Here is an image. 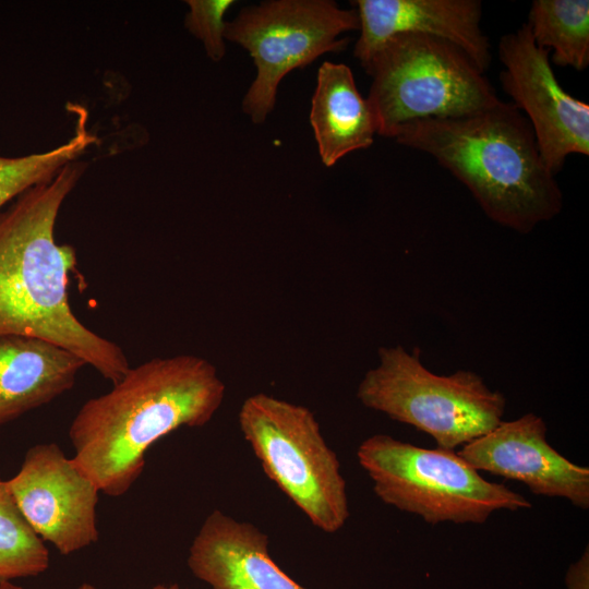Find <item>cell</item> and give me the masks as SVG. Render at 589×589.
<instances>
[{"mask_svg": "<svg viewBox=\"0 0 589 589\" xmlns=\"http://www.w3.org/2000/svg\"><path fill=\"white\" fill-rule=\"evenodd\" d=\"M226 385L207 359L189 353L154 358L86 400L69 437L77 469L104 494L119 497L137 481L148 449L182 428L206 425L220 408Z\"/></svg>", "mask_w": 589, "mask_h": 589, "instance_id": "6da1fadb", "label": "cell"}, {"mask_svg": "<svg viewBox=\"0 0 589 589\" xmlns=\"http://www.w3.org/2000/svg\"><path fill=\"white\" fill-rule=\"evenodd\" d=\"M83 172L82 163H69L0 213V336L53 342L116 384L131 368L129 360L119 345L74 315L68 288L75 250L53 237L59 209Z\"/></svg>", "mask_w": 589, "mask_h": 589, "instance_id": "7a4b0ae2", "label": "cell"}, {"mask_svg": "<svg viewBox=\"0 0 589 589\" xmlns=\"http://www.w3.org/2000/svg\"><path fill=\"white\" fill-rule=\"evenodd\" d=\"M397 143L429 154L498 225L528 233L560 214L563 196L528 119L510 103L402 125Z\"/></svg>", "mask_w": 589, "mask_h": 589, "instance_id": "3957f363", "label": "cell"}, {"mask_svg": "<svg viewBox=\"0 0 589 589\" xmlns=\"http://www.w3.org/2000/svg\"><path fill=\"white\" fill-rule=\"evenodd\" d=\"M376 133L395 137L412 121L476 112L500 101L484 73L457 46L438 37L398 34L362 65Z\"/></svg>", "mask_w": 589, "mask_h": 589, "instance_id": "277c9868", "label": "cell"}, {"mask_svg": "<svg viewBox=\"0 0 589 589\" xmlns=\"http://www.w3.org/2000/svg\"><path fill=\"white\" fill-rule=\"evenodd\" d=\"M357 459L384 504L430 525H481L494 512L532 507L522 494L484 479L455 450L374 434L359 445Z\"/></svg>", "mask_w": 589, "mask_h": 589, "instance_id": "5b68a950", "label": "cell"}, {"mask_svg": "<svg viewBox=\"0 0 589 589\" xmlns=\"http://www.w3.org/2000/svg\"><path fill=\"white\" fill-rule=\"evenodd\" d=\"M378 364L358 385L366 408L430 435L437 447L454 450L503 421L506 398L472 371L437 375L417 353L401 346L381 347Z\"/></svg>", "mask_w": 589, "mask_h": 589, "instance_id": "8992f818", "label": "cell"}, {"mask_svg": "<svg viewBox=\"0 0 589 589\" xmlns=\"http://www.w3.org/2000/svg\"><path fill=\"white\" fill-rule=\"evenodd\" d=\"M238 422L266 476L317 529L339 531L350 515L347 484L314 413L256 393L242 402Z\"/></svg>", "mask_w": 589, "mask_h": 589, "instance_id": "52a82bcc", "label": "cell"}, {"mask_svg": "<svg viewBox=\"0 0 589 589\" xmlns=\"http://www.w3.org/2000/svg\"><path fill=\"white\" fill-rule=\"evenodd\" d=\"M354 29L356 10L330 0H269L243 8L225 25V39L244 48L256 68L242 111L263 123L275 107L281 80L324 53L344 50L348 38L341 35Z\"/></svg>", "mask_w": 589, "mask_h": 589, "instance_id": "ba28073f", "label": "cell"}, {"mask_svg": "<svg viewBox=\"0 0 589 589\" xmlns=\"http://www.w3.org/2000/svg\"><path fill=\"white\" fill-rule=\"evenodd\" d=\"M498 57L503 89L526 112L549 170L556 175L572 154L588 156L589 106L562 88L527 23L501 38Z\"/></svg>", "mask_w": 589, "mask_h": 589, "instance_id": "9c48e42d", "label": "cell"}, {"mask_svg": "<svg viewBox=\"0 0 589 589\" xmlns=\"http://www.w3.org/2000/svg\"><path fill=\"white\" fill-rule=\"evenodd\" d=\"M8 486L34 532L62 555L98 540V488L56 443H40L25 454Z\"/></svg>", "mask_w": 589, "mask_h": 589, "instance_id": "30bf717a", "label": "cell"}, {"mask_svg": "<svg viewBox=\"0 0 589 589\" xmlns=\"http://www.w3.org/2000/svg\"><path fill=\"white\" fill-rule=\"evenodd\" d=\"M546 432L541 417L527 413L502 421L457 453L479 472L521 482L534 495L589 508V468L557 452L548 442Z\"/></svg>", "mask_w": 589, "mask_h": 589, "instance_id": "8fae6325", "label": "cell"}, {"mask_svg": "<svg viewBox=\"0 0 589 589\" xmlns=\"http://www.w3.org/2000/svg\"><path fill=\"white\" fill-rule=\"evenodd\" d=\"M360 36L353 56L363 65L389 38L419 33L442 38L461 49L483 73L491 46L481 28L479 0H356Z\"/></svg>", "mask_w": 589, "mask_h": 589, "instance_id": "7c38bea8", "label": "cell"}, {"mask_svg": "<svg viewBox=\"0 0 589 589\" xmlns=\"http://www.w3.org/2000/svg\"><path fill=\"white\" fill-rule=\"evenodd\" d=\"M187 563L212 589H306L273 561L266 533L219 509L203 521Z\"/></svg>", "mask_w": 589, "mask_h": 589, "instance_id": "4fadbf2b", "label": "cell"}, {"mask_svg": "<svg viewBox=\"0 0 589 589\" xmlns=\"http://www.w3.org/2000/svg\"><path fill=\"white\" fill-rule=\"evenodd\" d=\"M86 365L45 339L0 336V426L70 390Z\"/></svg>", "mask_w": 589, "mask_h": 589, "instance_id": "5bb4252c", "label": "cell"}, {"mask_svg": "<svg viewBox=\"0 0 589 589\" xmlns=\"http://www.w3.org/2000/svg\"><path fill=\"white\" fill-rule=\"evenodd\" d=\"M310 123L326 167L373 144L377 134L374 116L348 65L324 61L318 68Z\"/></svg>", "mask_w": 589, "mask_h": 589, "instance_id": "9a60e30c", "label": "cell"}, {"mask_svg": "<svg viewBox=\"0 0 589 589\" xmlns=\"http://www.w3.org/2000/svg\"><path fill=\"white\" fill-rule=\"evenodd\" d=\"M527 25L538 47L561 67L582 71L589 65V1L534 0Z\"/></svg>", "mask_w": 589, "mask_h": 589, "instance_id": "2e32d148", "label": "cell"}, {"mask_svg": "<svg viewBox=\"0 0 589 589\" xmlns=\"http://www.w3.org/2000/svg\"><path fill=\"white\" fill-rule=\"evenodd\" d=\"M49 551L21 513L0 476V582L35 577L49 567Z\"/></svg>", "mask_w": 589, "mask_h": 589, "instance_id": "e0dca14e", "label": "cell"}, {"mask_svg": "<svg viewBox=\"0 0 589 589\" xmlns=\"http://www.w3.org/2000/svg\"><path fill=\"white\" fill-rule=\"evenodd\" d=\"M95 141L86 129V121L80 119L74 135L53 149L23 157L0 156V207L32 187L52 179Z\"/></svg>", "mask_w": 589, "mask_h": 589, "instance_id": "ac0fdd59", "label": "cell"}, {"mask_svg": "<svg viewBox=\"0 0 589 589\" xmlns=\"http://www.w3.org/2000/svg\"><path fill=\"white\" fill-rule=\"evenodd\" d=\"M185 26L203 43L206 55L220 61L226 55L224 16L233 0H189Z\"/></svg>", "mask_w": 589, "mask_h": 589, "instance_id": "d6986e66", "label": "cell"}, {"mask_svg": "<svg viewBox=\"0 0 589 589\" xmlns=\"http://www.w3.org/2000/svg\"><path fill=\"white\" fill-rule=\"evenodd\" d=\"M565 581L567 589H589L588 548H586L581 556L568 567Z\"/></svg>", "mask_w": 589, "mask_h": 589, "instance_id": "ffe728a7", "label": "cell"}, {"mask_svg": "<svg viewBox=\"0 0 589 589\" xmlns=\"http://www.w3.org/2000/svg\"><path fill=\"white\" fill-rule=\"evenodd\" d=\"M151 589H181V588L178 585H171V586L157 585Z\"/></svg>", "mask_w": 589, "mask_h": 589, "instance_id": "44dd1931", "label": "cell"}, {"mask_svg": "<svg viewBox=\"0 0 589 589\" xmlns=\"http://www.w3.org/2000/svg\"><path fill=\"white\" fill-rule=\"evenodd\" d=\"M76 589H96V587L91 584L84 582L81 584Z\"/></svg>", "mask_w": 589, "mask_h": 589, "instance_id": "7402d4cb", "label": "cell"}]
</instances>
